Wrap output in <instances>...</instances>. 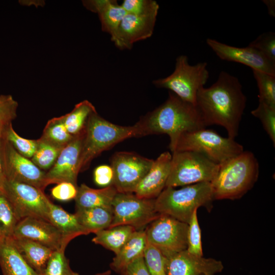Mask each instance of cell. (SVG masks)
<instances>
[{"label":"cell","mask_w":275,"mask_h":275,"mask_svg":"<svg viewBox=\"0 0 275 275\" xmlns=\"http://www.w3.org/2000/svg\"><path fill=\"white\" fill-rule=\"evenodd\" d=\"M246 101L237 77L222 71L213 85L198 90L196 105L206 126H222L226 129L228 137L234 139L238 134Z\"/></svg>","instance_id":"1"},{"label":"cell","mask_w":275,"mask_h":275,"mask_svg":"<svg viewBox=\"0 0 275 275\" xmlns=\"http://www.w3.org/2000/svg\"><path fill=\"white\" fill-rule=\"evenodd\" d=\"M138 122L143 136L152 134H168L170 141L169 148L172 152L183 133L206 127L196 105L182 100L170 91L164 102Z\"/></svg>","instance_id":"2"},{"label":"cell","mask_w":275,"mask_h":275,"mask_svg":"<svg viewBox=\"0 0 275 275\" xmlns=\"http://www.w3.org/2000/svg\"><path fill=\"white\" fill-rule=\"evenodd\" d=\"M259 168L254 154L248 151L219 164L217 173L210 182L213 199L240 198L257 181Z\"/></svg>","instance_id":"3"},{"label":"cell","mask_w":275,"mask_h":275,"mask_svg":"<svg viewBox=\"0 0 275 275\" xmlns=\"http://www.w3.org/2000/svg\"><path fill=\"white\" fill-rule=\"evenodd\" d=\"M140 124L123 126L112 123L100 116L97 112L89 117L81 151L79 171L87 169L92 160L101 152L116 144L132 137H142Z\"/></svg>","instance_id":"4"},{"label":"cell","mask_w":275,"mask_h":275,"mask_svg":"<svg viewBox=\"0 0 275 275\" xmlns=\"http://www.w3.org/2000/svg\"><path fill=\"white\" fill-rule=\"evenodd\" d=\"M213 200L210 182L186 185L178 189L165 187L155 199V208L160 214L170 215L188 224L195 210L208 206Z\"/></svg>","instance_id":"5"},{"label":"cell","mask_w":275,"mask_h":275,"mask_svg":"<svg viewBox=\"0 0 275 275\" xmlns=\"http://www.w3.org/2000/svg\"><path fill=\"white\" fill-rule=\"evenodd\" d=\"M184 151L200 153L219 164L244 150L242 146L234 139L224 138L212 130L203 128L185 132L180 136L174 151Z\"/></svg>","instance_id":"6"},{"label":"cell","mask_w":275,"mask_h":275,"mask_svg":"<svg viewBox=\"0 0 275 275\" xmlns=\"http://www.w3.org/2000/svg\"><path fill=\"white\" fill-rule=\"evenodd\" d=\"M206 62L190 65L185 55L178 56L173 73L165 78L153 80L157 87L170 90L182 100L196 105L198 90L208 80Z\"/></svg>","instance_id":"7"},{"label":"cell","mask_w":275,"mask_h":275,"mask_svg":"<svg viewBox=\"0 0 275 275\" xmlns=\"http://www.w3.org/2000/svg\"><path fill=\"white\" fill-rule=\"evenodd\" d=\"M219 164L196 152L184 151L172 153L171 170L166 187H176L196 183L211 182Z\"/></svg>","instance_id":"8"},{"label":"cell","mask_w":275,"mask_h":275,"mask_svg":"<svg viewBox=\"0 0 275 275\" xmlns=\"http://www.w3.org/2000/svg\"><path fill=\"white\" fill-rule=\"evenodd\" d=\"M112 207L113 216L109 228L128 225L141 230L160 215L155 210V199L141 198L132 193H117Z\"/></svg>","instance_id":"9"},{"label":"cell","mask_w":275,"mask_h":275,"mask_svg":"<svg viewBox=\"0 0 275 275\" xmlns=\"http://www.w3.org/2000/svg\"><path fill=\"white\" fill-rule=\"evenodd\" d=\"M0 157L6 180L27 184L44 191L47 186L45 172L19 154L2 134Z\"/></svg>","instance_id":"10"},{"label":"cell","mask_w":275,"mask_h":275,"mask_svg":"<svg viewBox=\"0 0 275 275\" xmlns=\"http://www.w3.org/2000/svg\"><path fill=\"white\" fill-rule=\"evenodd\" d=\"M187 224L166 214H160L145 230L148 243L159 249L167 257L186 250Z\"/></svg>","instance_id":"11"},{"label":"cell","mask_w":275,"mask_h":275,"mask_svg":"<svg viewBox=\"0 0 275 275\" xmlns=\"http://www.w3.org/2000/svg\"><path fill=\"white\" fill-rule=\"evenodd\" d=\"M4 193L19 221L25 217H34L50 223V200L43 191L27 184L6 180Z\"/></svg>","instance_id":"12"},{"label":"cell","mask_w":275,"mask_h":275,"mask_svg":"<svg viewBox=\"0 0 275 275\" xmlns=\"http://www.w3.org/2000/svg\"><path fill=\"white\" fill-rule=\"evenodd\" d=\"M154 160L132 152H118L111 159L112 185L118 193H133L150 169Z\"/></svg>","instance_id":"13"},{"label":"cell","mask_w":275,"mask_h":275,"mask_svg":"<svg viewBox=\"0 0 275 275\" xmlns=\"http://www.w3.org/2000/svg\"><path fill=\"white\" fill-rule=\"evenodd\" d=\"M85 128L74 135L71 142L61 151L53 165L45 172L47 185L63 182H71L77 185L79 171V161Z\"/></svg>","instance_id":"14"},{"label":"cell","mask_w":275,"mask_h":275,"mask_svg":"<svg viewBox=\"0 0 275 275\" xmlns=\"http://www.w3.org/2000/svg\"><path fill=\"white\" fill-rule=\"evenodd\" d=\"M206 43L222 60L242 64L252 70L275 75V63L253 47L249 45L245 47L232 46L210 38L207 39Z\"/></svg>","instance_id":"15"},{"label":"cell","mask_w":275,"mask_h":275,"mask_svg":"<svg viewBox=\"0 0 275 275\" xmlns=\"http://www.w3.org/2000/svg\"><path fill=\"white\" fill-rule=\"evenodd\" d=\"M165 257L167 275H215L224 268L221 261L195 256L186 250Z\"/></svg>","instance_id":"16"},{"label":"cell","mask_w":275,"mask_h":275,"mask_svg":"<svg viewBox=\"0 0 275 275\" xmlns=\"http://www.w3.org/2000/svg\"><path fill=\"white\" fill-rule=\"evenodd\" d=\"M37 242L55 251L65 248L68 244L62 233L51 223L45 220L25 217L20 219L11 237Z\"/></svg>","instance_id":"17"},{"label":"cell","mask_w":275,"mask_h":275,"mask_svg":"<svg viewBox=\"0 0 275 275\" xmlns=\"http://www.w3.org/2000/svg\"><path fill=\"white\" fill-rule=\"evenodd\" d=\"M157 14H126L112 41L120 49H129L135 42L150 38L154 31Z\"/></svg>","instance_id":"18"},{"label":"cell","mask_w":275,"mask_h":275,"mask_svg":"<svg viewBox=\"0 0 275 275\" xmlns=\"http://www.w3.org/2000/svg\"><path fill=\"white\" fill-rule=\"evenodd\" d=\"M172 154L162 153L154 160L150 169L136 187L134 193L144 199H155L165 188L170 175Z\"/></svg>","instance_id":"19"},{"label":"cell","mask_w":275,"mask_h":275,"mask_svg":"<svg viewBox=\"0 0 275 275\" xmlns=\"http://www.w3.org/2000/svg\"><path fill=\"white\" fill-rule=\"evenodd\" d=\"M84 6L98 14L103 31L111 36L112 40L126 12L121 5L114 0L84 1Z\"/></svg>","instance_id":"20"},{"label":"cell","mask_w":275,"mask_h":275,"mask_svg":"<svg viewBox=\"0 0 275 275\" xmlns=\"http://www.w3.org/2000/svg\"><path fill=\"white\" fill-rule=\"evenodd\" d=\"M0 267L3 275H42L26 262L10 238L0 244Z\"/></svg>","instance_id":"21"},{"label":"cell","mask_w":275,"mask_h":275,"mask_svg":"<svg viewBox=\"0 0 275 275\" xmlns=\"http://www.w3.org/2000/svg\"><path fill=\"white\" fill-rule=\"evenodd\" d=\"M148 244L144 230L134 231L119 252L115 254L111 263V267L120 273L127 265L136 259L142 257Z\"/></svg>","instance_id":"22"},{"label":"cell","mask_w":275,"mask_h":275,"mask_svg":"<svg viewBox=\"0 0 275 275\" xmlns=\"http://www.w3.org/2000/svg\"><path fill=\"white\" fill-rule=\"evenodd\" d=\"M48 206L49 222L62 233L67 243L76 237L90 234L79 224L75 214L68 212L50 200Z\"/></svg>","instance_id":"23"},{"label":"cell","mask_w":275,"mask_h":275,"mask_svg":"<svg viewBox=\"0 0 275 275\" xmlns=\"http://www.w3.org/2000/svg\"><path fill=\"white\" fill-rule=\"evenodd\" d=\"M10 238L26 262L37 272L42 274L53 250L28 239Z\"/></svg>","instance_id":"24"},{"label":"cell","mask_w":275,"mask_h":275,"mask_svg":"<svg viewBox=\"0 0 275 275\" xmlns=\"http://www.w3.org/2000/svg\"><path fill=\"white\" fill-rule=\"evenodd\" d=\"M117 193L112 184L100 189H94L81 184L78 187L77 194L74 199L76 209L112 207Z\"/></svg>","instance_id":"25"},{"label":"cell","mask_w":275,"mask_h":275,"mask_svg":"<svg viewBox=\"0 0 275 275\" xmlns=\"http://www.w3.org/2000/svg\"><path fill=\"white\" fill-rule=\"evenodd\" d=\"M79 224L89 233L108 228L113 219L112 207L77 208L74 213Z\"/></svg>","instance_id":"26"},{"label":"cell","mask_w":275,"mask_h":275,"mask_svg":"<svg viewBox=\"0 0 275 275\" xmlns=\"http://www.w3.org/2000/svg\"><path fill=\"white\" fill-rule=\"evenodd\" d=\"M135 231L130 226H117L98 231L92 241L116 254Z\"/></svg>","instance_id":"27"},{"label":"cell","mask_w":275,"mask_h":275,"mask_svg":"<svg viewBox=\"0 0 275 275\" xmlns=\"http://www.w3.org/2000/svg\"><path fill=\"white\" fill-rule=\"evenodd\" d=\"M95 112L93 104L85 100L76 104L71 112L61 117L68 132L74 136L85 129L89 116Z\"/></svg>","instance_id":"28"},{"label":"cell","mask_w":275,"mask_h":275,"mask_svg":"<svg viewBox=\"0 0 275 275\" xmlns=\"http://www.w3.org/2000/svg\"><path fill=\"white\" fill-rule=\"evenodd\" d=\"M73 136L67 130L61 116L48 121L39 139L56 147L63 149Z\"/></svg>","instance_id":"29"},{"label":"cell","mask_w":275,"mask_h":275,"mask_svg":"<svg viewBox=\"0 0 275 275\" xmlns=\"http://www.w3.org/2000/svg\"><path fill=\"white\" fill-rule=\"evenodd\" d=\"M2 134L21 155L31 158L37 146V140L26 139L19 136L13 128L12 123L3 126Z\"/></svg>","instance_id":"30"},{"label":"cell","mask_w":275,"mask_h":275,"mask_svg":"<svg viewBox=\"0 0 275 275\" xmlns=\"http://www.w3.org/2000/svg\"><path fill=\"white\" fill-rule=\"evenodd\" d=\"M37 141V149L31 160L42 171H48L53 165L63 149L56 147L39 139Z\"/></svg>","instance_id":"31"},{"label":"cell","mask_w":275,"mask_h":275,"mask_svg":"<svg viewBox=\"0 0 275 275\" xmlns=\"http://www.w3.org/2000/svg\"><path fill=\"white\" fill-rule=\"evenodd\" d=\"M259 89V101L275 107V75L253 70Z\"/></svg>","instance_id":"32"},{"label":"cell","mask_w":275,"mask_h":275,"mask_svg":"<svg viewBox=\"0 0 275 275\" xmlns=\"http://www.w3.org/2000/svg\"><path fill=\"white\" fill-rule=\"evenodd\" d=\"M65 248L53 251L49 258L42 275H79L71 268L69 261L65 255Z\"/></svg>","instance_id":"33"},{"label":"cell","mask_w":275,"mask_h":275,"mask_svg":"<svg viewBox=\"0 0 275 275\" xmlns=\"http://www.w3.org/2000/svg\"><path fill=\"white\" fill-rule=\"evenodd\" d=\"M19 221L12 205L4 193H0V228L7 238L12 236Z\"/></svg>","instance_id":"34"},{"label":"cell","mask_w":275,"mask_h":275,"mask_svg":"<svg viewBox=\"0 0 275 275\" xmlns=\"http://www.w3.org/2000/svg\"><path fill=\"white\" fill-rule=\"evenodd\" d=\"M143 257L151 275H167L166 258L159 249L148 243Z\"/></svg>","instance_id":"35"},{"label":"cell","mask_w":275,"mask_h":275,"mask_svg":"<svg viewBox=\"0 0 275 275\" xmlns=\"http://www.w3.org/2000/svg\"><path fill=\"white\" fill-rule=\"evenodd\" d=\"M251 114L258 118L271 139L273 146L275 145V107L259 101L258 107L251 111Z\"/></svg>","instance_id":"36"},{"label":"cell","mask_w":275,"mask_h":275,"mask_svg":"<svg viewBox=\"0 0 275 275\" xmlns=\"http://www.w3.org/2000/svg\"><path fill=\"white\" fill-rule=\"evenodd\" d=\"M188 225L186 251L194 255L203 256L201 231L198 222L197 210L193 213Z\"/></svg>","instance_id":"37"},{"label":"cell","mask_w":275,"mask_h":275,"mask_svg":"<svg viewBox=\"0 0 275 275\" xmlns=\"http://www.w3.org/2000/svg\"><path fill=\"white\" fill-rule=\"evenodd\" d=\"M121 5L127 14L133 15L158 13L159 7L153 0H124Z\"/></svg>","instance_id":"38"},{"label":"cell","mask_w":275,"mask_h":275,"mask_svg":"<svg viewBox=\"0 0 275 275\" xmlns=\"http://www.w3.org/2000/svg\"><path fill=\"white\" fill-rule=\"evenodd\" d=\"M249 45L261 51L268 59L275 63V33L274 32H268L261 34Z\"/></svg>","instance_id":"39"},{"label":"cell","mask_w":275,"mask_h":275,"mask_svg":"<svg viewBox=\"0 0 275 275\" xmlns=\"http://www.w3.org/2000/svg\"><path fill=\"white\" fill-rule=\"evenodd\" d=\"M18 102L10 95H0V123L3 125L12 123L17 116Z\"/></svg>","instance_id":"40"},{"label":"cell","mask_w":275,"mask_h":275,"mask_svg":"<svg viewBox=\"0 0 275 275\" xmlns=\"http://www.w3.org/2000/svg\"><path fill=\"white\" fill-rule=\"evenodd\" d=\"M78 186L71 182H63L57 184L51 189V195L58 201H67L75 199L77 194Z\"/></svg>","instance_id":"41"},{"label":"cell","mask_w":275,"mask_h":275,"mask_svg":"<svg viewBox=\"0 0 275 275\" xmlns=\"http://www.w3.org/2000/svg\"><path fill=\"white\" fill-rule=\"evenodd\" d=\"M95 183L103 187L112 184L114 179V171L111 166L101 165L96 167L93 173Z\"/></svg>","instance_id":"42"},{"label":"cell","mask_w":275,"mask_h":275,"mask_svg":"<svg viewBox=\"0 0 275 275\" xmlns=\"http://www.w3.org/2000/svg\"><path fill=\"white\" fill-rule=\"evenodd\" d=\"M121 275H151L146 266L143 256L140 257L126 266Z\"/></svg>","instance_id":"43"},{"label":"cell","mask_w":275,"mask_h":275,"mask_svg":"<svg viewBox=\"0 0 275 275\" xmlns=\"http://www.w3.org/2000/svg\"><path fill=\"white\" fill-rule=\"evenodd\" d=\"M3 125L0 123V142L1 139L2 132L3 130ZM6 181V178L5 177L1 160L0 157V193H4L5 184Z\"/></svg>","instance_id":"44"},{"label":"cell","mask_w":275,"mask_h":275,"mask_svg":"<svg viewBox=\"0 0 275 275\" xmlns=\"http://www.w3.org/2000/svg\"><path fill=\"white\" fill-rule=\"evenodd\" d=\"M266 5L268 14L271 17L275 16V1L274 0H264L262 1Z\"/></svg>","instance_id":"45"},{"label":"cell","mask_w":275,"mask_h":275,"mask_svg":"<svg viewBox=\"0 0 275 275\" xmlns=\"http://www.w3.org/2000/svg\"><path fill=\"white\" fill-rule=\"evenodd\" d=\"M6 238L7 237L0 228V244L4 242Z\"/></svg>","instance_id":"46"},{"label":"cell","mask_w":275,"mask_h":275,"mask_svg":"<svg viewBox=\"0 0 275 275\" xmlns=\"http://www.w3.org/2000/svg\"><path fill=\"white\" fill-rule=\"evenodd\" d=\"M111 273V270H107L106 271L98 273L97 274H96L95 275H110Z\"/></svg>","instance_id":"47"}]
</instances>
